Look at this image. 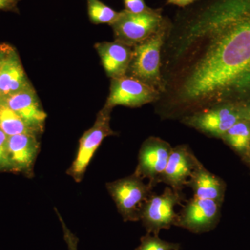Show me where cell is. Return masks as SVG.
<instances>
[{
  "label": "cell",
  "mask_w": 250,
  "mask_h": 250,
  "mask_svg": "<svg viewBox=\"0 0 250 250\" xmlns=\"http://www.w3.org/2000/svg\"><path fill=\"white\" fill-rule=\"evenodd\" d=\"M177 16L176 55H189L174 95L160 110L181 117L223 103L250 71V0H197Z\"/></svg>",
  "instance_id": "cell-1"
},
{
  "label": "cell",
  "mask_w": 250,
  "mask_h": 250,
  "mask_svg": "<svg viewBox=\"0 0 250 250\" xmlns=\"http://www.w3.org/2000/svg\"><path fill=\"white\" fill-rule=\"evenodd\" d=\"M170 29V24L154 35L133 47L129 70L130 76L136 77L162 93L166 90L161 75V49Z\"/></svg>",
  "instance_id": "cell-2"
},
{
  "label": "cell",
  "mask_w": 250,
  "mask_h": 250,
  "mask_svg": "<svg viewBox=\"0 0 250 250\" xmlns=\"http://www.w3.org/2000/svg\"><path fill=\"white\" fill-rule=\"evenodd\" d=\"M168 24V21L164 17L161 9L150 8L148 11L140 14H133L123 10L111 26L116 41L134 47Z\"/></svg>",
  "instance_id": "cell-3"
},
{
  "label": "cell",
  "mask_w": 250,
  "mask_h": 250,
  "mask_svg": "<svg viewBox=\"0 0 250 250\" xmlns=\"http://www.w3.org/2000/svg\"><path fill=\"white\" fill-rule=\"evenodd\" d=\"M185 200L183 192L177 191L170 187L166 188L159 195L152 192L143 204L140 212V220L147 233L159 236L161 230L176 226L179 214L175 207Z\"/></svg>",
  "instance_id": "cell-4"
},
{
  "label": "cell",
  "mask_w": 250,
  "mask_h": 250,
  "mask_svg": "<svg viewBox=\"0 0 250 250\" xmlns=\"http://www.w3.org/2000/svg\"><path fill=\"white\" fill-rule=\"evenodd\" d=\"M106 187L125 222L140 220L141 207L152 195L154 188L145 183L144 179L136 172L108 182Z\"/></svg>",
  "instance_id": "cell-5"
},
{
  "label": "cell",
  "mask_w": 250,
  "mask_h": 250,
  "mask_svg": "<svg viewBox=\"0 0 250 250\" xmlns=\"http://www.w3.org/2000/svg\"><path fill=\"white\" fill-rule=\"evenodd\" d=\"M241 118L238 104L220 103L188 115L181 122L210 137L221 139Z\"/></svg>",
  "instance_id": "cell-6"
},
{
  "label": "cell",
  "mask_w": 250,
  "mask_h": 250,
  "mask_svg": "<svg viewBox=\"0 0 250 250\" xmlns=\"http://www.w3.org/2000/svg\"><path fill=\"white\" fill-rule=\"evenodd\" d=\"M111 111V108L104 106L93 126L81 137L76 157L66 172L75 182H80L83 179L92 158L104 139L116 134L110 125Z\"/></svg>",
  "instance_id": "cell-7"
},
{
  "label": "cell",
  "mask_w": 250,
  "mask_h": 250,
  "mask_svg": "<svg viewBox=\"0 0 250 250\" xmlns=\"http://www.w3.org/2000/svg\"><path fill=\"white\" fill-rule=\"evenodd\" d=\"M154 87L132 76L111 79L110 93L104 106L113 109L116 106L140 107L160 98Z\"/></svg>",
  "instance_id": "cell-8"
},
{
  "label": "cell",
  "mask_w": 250,
  "mask_h": 250,
  "mask_svg": "<svg viewBox=\"0 0 250 250\" xmlns=\"http://www.w3.org/2000/svg\"><path fill=\"white\" fill-rule=\"evenodd\" d=\"M223 203L193 197L183 206L176 226L193 233H207L216 228Z\"/></svg>",
  "instance_id": "cell-9"
},
{
  "label": "cell",
  "mask_w": 250,
  "mask_h": 250,
  "mask_svg": "<svg viewBox=\"0 0 250 250\" xmlns=\"http://www.w3.org/2000/svg\"><path fill=\"white\" fill-rule=\"evenodd\" d=\"M172 146L160 138L151 136L143 142L135 172L152 188L160 184L161 177L172 150Z\"/></svg>",
  "instance_id": "cell-10"
},
{
  "label": "cell",
  "mask_w": 250,
  "mask_h": 250,
  "mask_svg": "<svg viewBox=\"0 0 250 250\" xmlns=\"http://www.w3.org/2000/svg\"><path fill=\"white\" fill-rule=\"evenodd\" d=\"M199 161L189 146H176L172 148L160 183L166 184L177 191L183 192Z\"/></svg>",
  "instance_id": "cell-11"
},
{
  "label": "cell",
  "mask_w": 250,
  "mask_h": 250,
  "mask_svg": "<svg viewBox=\"0 0 250 250\" xmlns=\"http://www.w3.org/2000/svg\"><path fill=\"white\" fill-rule=\"evenodd\" d=\"M3 100L8 107L17 113L28 125L40 134L42 133L47 114L42 109L32 85L18 93L4 97Z\"/></svg>",
  "instance_id": "cell-12"
},
{
  "label": "cell",
  "mask_w": 250,
  "mask_h": 250,
  "mask_svg": "<svg viewBox=\"0 0 250 250\" xmlns=\"http://www.w3.org/2000/svg\"><path fill=\"white\" fill-rule=\"evenodd\" d=\"M38 136L35 134L9 136L8 149L11 171L32 175L34 163L40 149Z\"/></svg>",
  "instance_id": "cell-13"
},
{
  "label": "cell",
  "mask_w": 250,
  "mask_h": 250,
  "mask_svg": "<svg viewBox=\"0 0 250 250\" xmlns=\"http://www.w3.org/2000/svg\"><path fill=\"white\" fill-rule=\"evenodd\" d=\"M31 85L17 51L8 45L0 65V96H9Z\"/></svg>",
  "instance_id": "cell-14"
},
{
  "label": "cell",
  "mask_w": 250,
  "mask_h": 250,
  "mask_svg": "<svg viewBox=\"0 0 250 250\" xmlns=\"http://www.w3.org/2000/svg\"><path fill=\"white\" fill-rule=\"evenodd\" d=\"M105 72L111 79L126 75L133 55V47L115 40L95 45Z\"/></svg>",
  "instance_id": "cell-15"
},
{
  "label": "cell",
  "mask_w": 250,
  "mask_h": 250,
  "mask_svg": "<svg viewBox=\"0 0 250 250\" xmlns=\"http://www.w3.org/2000/svg\"><path fill=\"white\" fill-rule=\"evenodd\" d=\"M186 187L191 188L193 197L223 203L226 184L220 177L207 170L200 161L194 169Z\"/></svg>",
  "instance_id": "cell-16"
},
{
  "label": "cell",
  "mask_w": 250,
  "mask_h": 250,
  "mask_svg": "<svg viewBox=\"0 0 250 250\" xmlns=\"http://www.w3.org/2000/svg\"><path fill=\"white\" fill-rule=\"evenodd\" d=\"M220 139L243 159L250 146V122L241 118Z\"/></svg>",
  "instance_id": "cell-17"
},
{
  "label": "cell",
  "mask_w": 250,
  "mask_h": 250,
  "mask_svg": "<svg viewBox=\"0 0 250 250\" xmlns=\"http://www.w3.org/2000/svg\"><path fill=\"white\" fill-rule=\"evenodd\" d=\"M0 129L8 136L18 134H35L40 133L28 125L17 113L8 107L4 100L0 103Z\"/></svg>",
  "instance_id": "cell-18"
},
{
  "label": "cell",
  "mask_w": 250,
  "mask_h": 250,
  "mask_svg": "<svg viewBox=\"0 0 250 250\" xmlns=\"http://www.w3.org/2000/svg\"><path fill=\"white\" fill-rule=\"evenodd\" d=\"M87 2L88 16L94 24H108L111 25L121 14V12H117L100 0H87Z\"/></svg>",
  "instance_id": "cell-19"
},
{
  "label": "cell",
  "mask_w": 250,
  "mask_h": 250,
  "mask_svg": "<svg viewBox=\"0 0 250 250\" xmlns=\"http://www.w3.org/2000/svg\"><path fill=\"white\" fill-rule=\"evenodd\" d=\"M180 247L179 243L164 241L157 235L147 233L141 237V243L135 250H179Z\"/></svg>",
  "instance_id": "cell-20"
},
{
  "label": "cell",
  "mask_w": 250,
  "mask_h": 250,
  "mask_svg": "<svg viewBox=\"0 0 250 250\" xmlns=\"http://www.w3.org/2000/svg\"><path fill=\"white\" fill-rule=\"evenodd\" d=\"M8 139L9 136L0 129V170L11 171L8 149Z\"/></svg>",
  "instance_id": "cell-21"
},
{
  "label": "cell",
  "mask_w": 250,
  "mask_h": 250,
  "mask_svg": "<svg viewBox=\"0 0 250 250\" xmlns=\"http://www.w3.org/2000/svg\"><path fill=\"white\" fill-rule=\"evenodd\" d=\"M55 211L60 220L61 224H62L64 240L66 243L67 249L68 250H78L79 238L69 229L66 224L64 222L63 219L62 218V215L59 213V210L56 208Z\"/></svg>",
  "instance_id": "cell-22"
},
{
  "label": "cell",
  "mask_w": 250,
  "mask_h": 250,
  "mask_svg": "<svg viewBox=\"0 0 250 250\" xmlns=\"http://www.w3.org/2000/svg\"><path fill=\"white\" fill-rule=\"evenodd\" d=\"M124 2L125 10L133 14H140L150 9L146 4L144 0H124Z\"/></svg>",
  "instance_id": "cell-23"
},
{
  "label": "cell",
  "mask_w": 250,
  "mask_h": 250,
  "mask_svg": "<svg viewBox=\"0 0 250 250\" xmlns=\"http://www.w3.org/2000/svg\"><path fill=\"white\" fill-rule=\"evenodd\" d=\"M233 91L238 93L250 92V71L239 81L233 88Z\"/></svg>",
  "instance_id": "cell-24"
},
{
  "label": "cell",
  "mask_w": 250,
  "mask_h": 250,
  "mask_svg": "<svg viewBox=\"0 0 250 250\" xmlns=\"http://www.w3.org/2000/svg\"><path fill=\"white\" fill-rule=\"evenodd\" d=\"M20 0H0V10L18 11V3Z\"/></svg>",
  "instance_id": "cell-25"
},
{
  "label": "cell",
  "mask_w": 250,
  "mask_h": 250,
  "mask_svg": "<svg viewBox=\"0 0 250 250\" xmlns=\"http://www.w3.org/2000/svg\"><path fill=\"white\" fill-rule=\"evenodd\" d=\"M242 118L250 122V101L248 103L238 104Z\"/></svg>",
  "instance_id": "cell-26"
},
{
  "label": "cell",
  "mask_w": 250,
  "mask_h": 250,
  "mask_svg": "<svg viewBox=\"0 0 250 250\" xmlns=\"http://www.w3.org/2000/svg\"><path fill=\"white\" fill-rule=\"evenodd\" d=\"M197 1V0H167V4L174 5L181 8H187Z\"/></svg>",
  "instance_id": "cell-27"
},
{
  "label": "cell",
  "mask_w": 250,
  "mask_h": 250,
  "mask_svg": "<svg viewBox=\"0 0 250 250\" xmlns=\"http://www.w3.org/2000/svg\"><path fill=\"white\" fill-rule=\"evenodd\" d=\"M7 46L8 45H6V44L0 45V65H1L3 58H4L5 52H6V48H7Z\"/></svg>",
  "instance_id": "cell-28"
},
{
  "label": "cell",
  "mask_w": 250,
  "mask_h": 250,
  "mask_svg": "<svg viewBox=\"0 0 250 250\" xmlns=\"http://www.w3.org/2000/svg\"><path fill=\"white\" fill-rule=\"evenodd\" d=\"M243 160L246 161L247 164L250 166V146L249 149H248V152H247L246 155L243 158Z\"/></svg>",
  "instance_id": "cell-29"
},
{
  "label": "cell",
  "mask_w": 250,
  "mask_h": 250,
  "mask_svg": "<svg viewBox=\"0 0 250 250\" xmlns=\"http://www.w3.org/2000/svg\"><path fill=\"white\" fill-rule=\"evenodd\" d=\"M1 100H2V97H0V103H1Z\"/></svg>",
  "instance_id": "cell-30"
}]
</instances>
